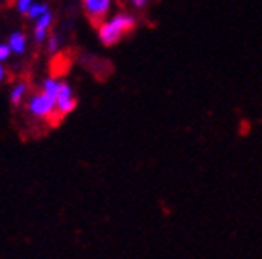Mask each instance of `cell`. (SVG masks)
<instances>
[{"label":"cell","instance_id":"obj_1","mask_svg":"<svg viewBox=\"0 0 262 259\" xmlns=\"http://www.w3.org/2000/svg\"><path fill=\"white\" fill-rule=\"evenodd\" d=\"M134 26H136L134 17L121 13V15H116L114 19L108 20V22L101 24V28H99V37H101L102 45L112 46V45H116L123 35L128 34Z\"/></svg>","mask_w":262,"mask_h":259},{"label":"cell","instance_id":"obj_2","mask_svg":"<svg viewBox=\"0 0 262 259\" xmlns=\"http://www.w3.org/2000/svg\"><path fill=\"white\" fill-rule=\"evenodd\" d=\"M28 110L35 117H41V119H49L52 113L56 111V100L52 96H49L47 93H39V95H34L28 102Z\"/></svg>","mask_w":262,"mask_h":259},{"label":"cell","instance_id":"obj_3","mask_svg":"<svg viewBox=\"0 0 262 259\" xmlns=\"http://www.w3.org/2000/svg\"><path fill=\"white\" fill-rule=\"evenodd\" d=\"M110 4L112 0H84V10H86L91 22L99 24L106 17L108 10H110Z\"/></svg>","mask_w":262,"mask_h":259},{"label":"cell","instance_id":"obj_4","mask_svg":"<svg viewBox=\"0 0 262 259\" xmlns=\"http://www.w3.org/2000/svg\"><path fill=\"white\" fill-rule=\"evenodd\" d=\"M54 100H56V110L63 115L71 113L76 106V100H75V96H73V91H71V87L67 84H60V89H58V93H56Z\"/></svg>","mask_w":262,"mask_h":259},{"label":"cell","instance_id":"obj_5","mask_svg":"<svg viewBox=\"0 0 262 259\" xmlns=\"http://www.w3.org/2000/svg\"><path fill=\"white\" fill-rule=\"evenodd\" d=\"M51 22H52V15L49 11L43 13L41 17H37V24H35V30H34V37L37 43H41L47 37V32L51 28Z\"/></svg>","mask_w":262,"mask_h":259},{"label":"cell","instance_id":"obj_6","mask_svg":"<svg viewBox=\"0 0 262 259\" xmlns=\"http://www.w3.org/2000/svg\"><path fill=\"white\" fill-rule=\"evenodd\" d=\"M10 48L15 52V54H23L25 52V48H26V39H25V35L23 34H19V32H15V34H11V37H10Z\"/></svg>","mask_w":262,"mask_h":259},{"label":"cell","instance_id":"obj_7","mask_svg":"<svg viewBox=\"0 0 262 259\" xmlns=\"http://www.w3.org/2000/svg\"><path fill=\"white\" fill-rule=\"evenodd\" d=\"M60 84L61 82L54 80V78H49V80H45V84H43V93H47L49 96L54 98L56 93H58V89H60Z\"/></svg>","mask_w":262,"mask_h":259},{"label":"cell","instance_id":"obj_8","mask_svg":"<svg viewBox=\"0 0 262 259\" xmlns=\"http://www.w3.org/2000/svg\"><path fill=\"white\" fill-rule=\"evenodd\" d=\"M26 93V84H19L13 87V91H11V102L13 104H20V100H23V96H25Z\"/></svg>","mask_w":262,"mask_h":259},{"label":"cell","instance_id":"obj_9","mask_svg":"<svg viewBox=\"0 0 262 259\" xmlns=\"http://www.w3.org/2000/svg\"><path fill=\"white\" fill-rule=\"evenodd\" d=\"M47 11L49 10H47L45 4H32L30 10H28V15H30V19H37V17H41Z\"/></svg>","mask_w":262,"mask_h":259},{"label":"cell","instance_id":"obj_10","mask_svg":"<svg viewBox=\"0 0 262 259\" xmlns=\"http://www.w3.org/2000/svg\"><path fill=\"white\" fill-rule=\"evenodd\" d=\"M30 6H32V0H17V10L20 13H28Z\"/></svg>","mask_w":262,"mask_h":259},{"label":"cell","instance_id":"obj_11","mask_svg":"<svg viewBox=\"0 0 262 259\" xmlns=\"http://www.w3.org/2000/svg\"><path fill=\"white\" fill-rule=\"evenodd\" d=\"M10 54H11L10 45H0V63L8 60V58H10Z\"/></svg>","mask_w":262,"mask_h":259},{"label":"cell","instance_id":"obj_12","mask_svg":"<svg viewBox=\"0 0 262 259\" xmlns=\"http://www.w3.org/2000/svg\"><path fill=\"white\" fill-rule=\"evenodd\" d=\"M49 50H51V52H56V50H58V37H51V39H49Z\"/></svg>","mask_w":262,"mask_h":259},{"label":"cell","instance_id":"obj_13","mask_svg":"<svg viewBox=\"0 0 262 259\" xmlns=\"http://www.w3.org/2000/svg\"><path fill=\"white\" fill-rule=\"evenodd\" d=\"M145 2H147V0H132V4L136 6V8H143V6H145Z\"/></svg>","mask_w":262,"mask_h":259},{"label":"cell","instance_id":"obj_14","mask_svg":"<svg viewBox=\"0 0 262 259\" xmlns=\"http://www.w3.org/2000/svg\"><path fill=\"white\" fill-rule=\"evenodd\" d=\"M2 78H4V67L0 65V82H2Z\"/></svg>","mask_w":262,"mask_h":259}]
</instances>
